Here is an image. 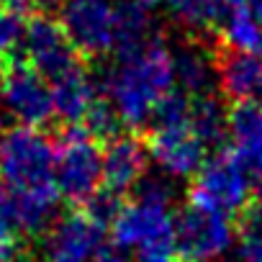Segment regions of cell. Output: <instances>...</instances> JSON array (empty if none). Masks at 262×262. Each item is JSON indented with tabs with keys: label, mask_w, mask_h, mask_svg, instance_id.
<instances>
[{
	"label": "cell",
	"mask_w": 262,
	"mask_h": 262,
	"mask_svg": "<svg viewBox=\"0 0 262 262\" xmlns=\"http://www.w3.org/2000/svg\"><path fill=\"white\" fill-rule=\"evenodd\" d=\"M24 49H26L29 64L36 67L47 80H57L67 75L70 70L80 67V57L70 36L64 34L62 24L49 16H34L26 24Z\"/></svg>",
	"instance_id": "10"
},
{
	"label": "cell",
	"mask_w": 262,
	"mask_h": 262,
	"mask_svg": "<svg viewBox=\"0 0 262 262\" xmlns=\"http://www.w3.org/2000/svg\"><path fill=\"white\" fill-rule=\"evenodd\" d=\"M170 93H175V59L160 39L121 54L103 77L105 103L128 128L152 123Z\"/></svg>",
	"instance_id": "2"
},
{
	"label": "cell",
	"mask_w": 262,
	"mask_h": 262,
	"mask_svg": "<svg viewBox=\"0 0 262 262\" xmlns=\"http://www.w3.org/2000/svg\"><path fill=\"white\" fill-rule=\"evenodd\" d=\"M236 239L231 216L188 206L175 216V247L180 262H216Z\"/></svg>",
	"instance_id": "8"
},
{
	"label": "cell",
	"mask_w": 262,
	"mask_h": 262,
	"mask_svg": "<svg viewBox=\"0 0 262 262\" xmlns=\"http://www.w3.org/2000/svg\"><path fill=\"white\" fill-rule=\"evenodd\" d=\"M16 224L11 213V198L0 183V262H11L16 257Z\"/></svg>",
	"instance_id": "22"
},
{
	"label": "cell",
	"mask_w": 262,
	"mask_h": 262,
	"mask_svg": "<svg viewBox=\"0 0 262 262\" xmlns=\"http://www.w3.org/2000/svg\"><path fill=\"white\" fill-rule=\"evenodd\" d=\"M0 6H29V0H0Z\"/></svg>",
	"instance_id": "27"
},
{
	"label": "cell",
	"mask_w": 262,
	"mask_h": 262,
	"mask_svg": "<svg viewBox=\"0 0 262 262\" xmlns=\"http://www.w3.org/2000/svg\"><path fill=\"white\" fill-rule=\"evenodd\" d=\"M172 16L193 31H208L221 26L231 3L229 0H167Z\"/></svg>",
	"instance_id": "17"
},
{
	"label": "cell",
	"mask_w": 262,
	"mask_h": 262,
	"mask_svg": "<svg viewBox=\"0 0 262 262\" xmlns=\"http://www.w3.org/2000/svg\"><path fill=\"white\" fill-rule=\"evenodd\" d=\"M172 59H175V82L180 85V90L190 98L208 95L211 82L216 77V57L198 44H185L178 52H172Z\"/></svg>",
	"instance_id": "15"
},
{
	"label": "cell",
	"mask_w": 262,
	"mask_h": 262,
	"mask_svg": "<svg viewBox=\"0 0 262 262\" xmlns=\"http://www.w3.org/2000/svg\"><path fill=\"white\" fill-rule=\"evenodd\" d=\"M147 152L170 178H195L206 165L208 147L193 131L190 118L183 123H155L147 139Z\"/></svg>",
	"instance_id": "9"
},
{
	"label": "cell",
	"mask_w": 262,
	"mask_h": 262,
	"mask_svg": "<svg viewBox=\"0 0 262 262\" xmlns=\"http://www.w3.org/2000/svg\"><path fill=\"white\" fill-rule=\"evenodd\" d=\"M59 24L77 54L95 59L118 52V6L111 0H67Z\"/></svg>",
	"instance_id": "7"
},
{
	"label": "cell",
	"mask_w": 262,
	"mask_h": 262,
	"mask_svg": "<svg viewBox=\"0 0 262 262\" xmlns=\"http://www.w3.org/2000/svg\"><path fill=\"white\" fill-rule=\"evenodd\" d=\"M234 8H242L247 11L249 16H254L259 24H262V0H229Z\"/></svg>",
	"instance_id": "24"
},
{
	"label": "cell",
	"mask_w": 262,
	"mask_h": 262,
	"mask_svg": "<svg viewBox=\"0 0 262 262\" xmlns=\"http://www.w3.org/2000/svg\"><path fill=\"white\" fill-rule=\"evenodd\" d=\"M0 111L26 128H41L54 118L52 85L29 62H6L0 67Z\"/></svg>",
	"instance_id": "6"
},
{
	"label": "cell",
	"mask_w": 262,
	"mask_h": 262,
	"mask_svg": "<svg viewBox=\"0 0 262 262\" xmlns=\"http://www.w3.org/2000/svg\"><path fill=\"white\" fill-rule=\"evenodd\" d=\"M118 116L113 113V108L105 103V100H98L95 103V108L90 111V116L85 118V123H82V128L88 131V134L93 137V139H113V137H118L116 131H118Z\"/></svg>",
	"instance_id": "21"
},
{
	"label": "cell",
	"mask_w": 262,
	"mask_h": 262,
	"mask_svg": "<svg viewBox=\"0 0 262 262\" xmlns=\"http://www.w3.org/2000/svg\"><path fill=\"white\" fill-rule=\"evenodd\" d=\"M100 244L103 229L80 211L59 219L47 231L44 257L47 262H93Z\"/></svg>",
	"instance_id": "11"
},
{
	"label": "cell",
	"mask_w": 262,
	"mask_h": 262,
	"mask_svg": "<svg viewBox=\"0 0 262 262\" xmlns=\"http://www.w3.org/2000/svg\"><path fill=\"white\" fill-rule=\"evenodd\" d=\"M252 183H257L252 172L244 167L239 155L229 149L206 160V165L195 172L190 183L188 198L190 206L234 216L247 208L252 195Z\"/></svg>",
	"instance_id": "4"
},
{
	"label": "cell",
	"mask_w": 262,
	"mask_h": 262,
	"mask_svg": "<svg viewBox=\"0 0 262 262\" xmlns=\"http://www.w3.org/2000/svg\"><path fill=\"white\" fill-rule=\"evenodd\" d=\"M111 231V239L131 254V262H180L172 193L165 183L147 180L134 201L123 203Z\"/></svg>",
	"instance_id": "3"
},
{
	"label": "cell",
	"mask_w": 262,
	"mask_h": 262,
	"mask_svg": "<svg viewBox=\"0 0 262 262\" xmlns=\"http://www.w3.org/2000/svg\"><path fill=\"white\" fill-rule=\"evenodd\" d=\"M93 262H131V254L113 239H103V244L98 247Z\"/></svg>",
	"instance_id": "23"
},
{
	"label": "cell",
	"mask_w": 262,
	"mask_h": 262,
	"mask_svg": "<svg viewBox=\"0 0 262 262\" xmlns=\"http://www.w3.org/2000/svg\"><path fill=\"white\" fill-rule=\"evenodd\" d=\"M216 80L234 103L254 100L262 95V57L224 49L216 54Z\"/></svg>",
	"instance_id": "13"
},
{
	"label": "cell",
	"mask_w": 262,
	"mask_h": 262,
	"mask_svg": "<svg viewBox=\"0 0 262 262\" xmlns=\"http://www.w3.org/2000/svg\"><path fill=\"white\" fill-rule=\"evenodd\" d=\"M242 262H262V208L247 211L236 229Z\"/></svg>",
	"instance_id": "20"
},
{
	"label": "cell",
	"mask_w": 262,
	"mask_h": 262,
	"mask_svg": "<svg viewBox=\"0 0 262 262\" xmlns=\"http://www.w3.org/2000/svg\"><path fill=\"white\" fill-rule=\"evenodd\" d=\"M149 152L134 137H113L103 152V185L105 190L123 195L131 188H139L147 172Z\"/></svg>",
	"instance_id": "12"
},
{
	"label": "cell",
	"mask_w": 262,
	"mask_h": 262,
	"mask_svg": "<svg viewBox=\"0 0 262 262\" xmlns=\"http://www.w3.org/2000/svg\"><path fill=\"white\" fill-rule=\"evenodd\" d=\"M190 126L206 142V147L221 144L226 137V113L211 95H201L190 100Z\"/></svg>",
	"instance_id": "18"
},
{
	"label": "cell",
	"mask_w": 262,
	"mask_h": 262,
	"mask_svg": "<svg viewBox=\"0 0 262 262\" xmlns=\"http://www.w3.org/2000/svg\"><path fill=\"white\" fill-rule=\"evenodd\" d=\"M52 100H54V116L75 126V123H85V118L90 116V111L100 98L93 77L80 64L67 75L52 80Z\"/></svg>",
	"instance_id": "14"
},
{
	"label": "cell",
	"mask_w": 262,
	"mask_h": 262,
	"mask_svg": "<svg viewBox=\"0 0 262 262\" xmlns=\"http://www.w3.org/2000/svg\"><path fill=\"white\" fill-rule=\"evenodd\" d=\"M57 142L41 128L13 126L0 134V183L11 198L13 224L26 236H41L54 226L59 208Z\"/></svg>",
	"instance_id": "1"
},
{
	"label": "cell",
	"mask_w": 262,
	"mask_h": 262,
	"mask_svg": "<svg viewBox=\"0 0 262 262\" xmlns=\"http://www.w3.org/2000/svg\"><path fill=\"white\" fill-rule=\"evenodd\" d=\"M24 11L26 6H0V67L11 62V54L24 44Z\"/></svg>",
	"instance_id": "19"
},
{
	"label": "cell",
	"mask_w": 262,
	"mask_h": 262,
	"mask_svg": "<svg viewBox=\"0 0 262 262\" xmlns=\"http://www.w3.org/2000/svg\"><path fill=\"white\" fill-rule=\"evenodd\" d=\"M29 3H34L39 8H52V6H64L67 0H29Z\"/></svg>",
	"instance_id": "25"
},
{
	"label": "cell",
	"mask_w": 262,
	"mask_h": 262,
	"mask_svg": "<svg viewBox=\"0 0 262 262\" xmlns=\"http://www.w3.org/2000/svg\"><path fill=\"white\" fill-rule=\"evenodd\" d=\"M137 3H142L144 8H149V11H152V8H157V6L167 3V0H137Z\"/></svg>",
	"instance_id": "26"
},
{
	"label": "cell",
	"mask_w": 262,
	"mask_h": 262,
	"mask_svg": "<svg viewBox=\"0 0 262 262\" xmlns=\"http://www.w3.org/2000/svg\"><path fill=\"white\" fill-rule=\"evenodd\" d=\"M221 36L226 49L262 57V24L247 11L231 6L221 24Z\"/></svg>",
	"instance_id": "16"
},
{
	"label": "cell",
	"mask_w": 262,
	"mask_h": 262,
	"mask_svg": "<svg viewBox=\"0 0 262 262\" xmlns=\"http://www.w3.org/2000/svg\"><path fill=\"white\" fill-rule=\"evenodd\" d=\"M259 208H262V190H259Z\"/></svg>",
	"instance_id": "28"
},
{
	"label": "cell",
	"mask_w": 262,
	"mask_h": 262,
	"mask_svg": "<svg viewBox=\"0 0 262 262\" xmlns=\"http://www.w3.org/2000/svg\"><path fill=\"white\" fill-rule=\"evenodd\" d=\"M57 188L77 206H85L103 185V152L82 126H70L57 142Z\"/></svg>",
	"instance_id": "5"
}]
</instances>
